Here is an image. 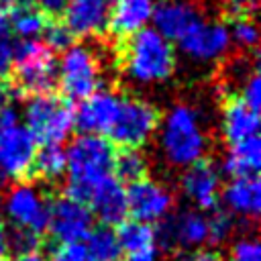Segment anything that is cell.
I'll return each mask as SVG.
<instances>
[{
  "mask_svg": "<svg viewBox=\"0 0 261 261\" xmlns=\"http://www.w3.org/2000/svg\"><path fill=\"white\" fill-rule=\"evenodd\" d=\"M159 151L171 167H190L204 159L208 151V135L202 114L190 104H173L157 124Z\"/></svg>",
  "mask_w": 261,
  "mask_h": 261,
  "instance_id": "obj_1",
  "label": "cell"
},
{
  "mask_svg": "<svg viewBox=\"0 0 261 261\" xmlns=\"http://www.w3.org/2000/svg\"><path fill=\"white\" fill-rule=\"evenodd\" d=\"M120 65L124 77L135 86L163 84L173 75L175 51L171 41L159 35L153 27H145L126 37Z\"/></svg>",
  "mask_w": 261,
  "mask_h": 261,
  "instance_id": "obj_2",
  "label": "cell"
},
{
  "mask_svg": "<svg viewBox=\"0 0 261 261\" xmlns=\"http://www.w3.org/2000/svg\"><path fill=\"white\" fill-rule=\"evenodd\" d=\"M114 157V145L104 135L82 133L71 139L65 147L67 196L84 202L90 188L112 173Z\"/></svg>",
  "mask_w": 261,
  "mask_h": 261,
  "instance_id": "obj_3",
  "label": "cell"
},
{
  "mask_svg": "<svg viewBox=\"0 0 261 261\" xmlns=\"http://www.w3.org/2000/svg\"><path fill=\"white\" fill-rule=\"evenodd\" d=\"M104 65L100 53L86 43H71L57 61V84L67 100H84L102 88Z\"/></svg>",
  "mask_w": 261,
  "mask_h": 261,
  "instance_id": "obj_4",
  "label": "cell"
},
{
  "mask_svg": "<svg viewBox=\"0 0 261 261\" xmlns=\"http://www.w3.org/2000/svg\"><path fill=\"white\" fill-rule=\"evenodd\" d=\"M22 118L35 141L43 145L63 143L75 126L69 100L51 92L31 94V98L24 102Z\"/></svg>",
  "mask_w": 261,
  "mask_h": 261,
  "instance_id": "obj_5",
  "label": "cell"
},
{
  "mask_svg": "<svg viewBox=\"0 0 261 261\" xmlns=\"http://www.w3.org/2000/svg\"><path fill=\"white\" fill-rule=\"evenodd\" d=\"M159 124L157 108L137 96H120L108 141L122 149H139L153 139Z\"/></svg>",
  "mask_w": 261,
  "mask_h": 261,
  "instance_id": "obj_6",
  "label": "cell"
},
{
  "mask_svg": "<svg viewBox=\"0 0 261 261\" xmlns=\"http://www.w3.org/2000/svg\"><path fill=\"white\" fill-rule=\"evenodd\" d=\"M14 77L20 90L29 94L51 92L57 86L55 53L41 41H20L14 47Z\"/></svg>",
  "mask_w": 261,
  "mask_h": 261,
  "instance_id": "obj_7",
  "label": "cell"
},
{
  "mask_svg": "<svg viewBox=\"0 0 261 261\" xmlns=\"http://www.w3.org/2000/svg\"><path fill=\"white\" fill-rule=\"evenodd\" d=\"M2 214L14 230L41 234L47 230L49 198L45 192L29 181H16L10 186L2 200Z\"/></svg>",
  "mask_w": 261,
  "mask_h": 261,
  "instance_id": "obj_8",
  "label": "cell"
},
{
  "mask_svg": "<svg viewBox=\"0 0 261 261\" xmlns=\"http://www.w3.org/2000/svg\"><path fill=\"white\" fill-rule=\"evenodd\" d=\"M155 245L165 251L202 249L208 243V216L202 210H179L157 222Z\"/></svg>",
  "mask_w": 261,
  "mask_h": 261,
  "instance_id": "obj_9",
  "label": "cell"
},
{
  "mask_svg": "<svg viewBox=\"0 0 261 261\" xmlns=\"http://www.w3.org/2000/svg\"><path fill=\"white\" fill-rule=\"evenodd\" d=\"M179 51L194 63L200 65H212L222 61L232 43L228 35V27L220 20H208L200 18L179 41Z\"/></svg>",
  "mask_w": 261,
  "mask_h": 261,
  "instance_id": "obj_10",
  "label": "cell"
},
{
  "mask_svg": "<svg viewBox=\"0 0 261 261\" xmlns=\"http://www.w3.org/2000/svg\"><path fill=\"white\" fill-rule=\"evenodd\" d=\"M37 141L20 122L0 128V186L18 181L33 171Z\"/></svg>",
  "mask_w": 261,
  "mask_h": 261,
  "instance_id": "obj_11",
  "label": "cell"
},
{
  "mask_svg": "<svg viewBox=\"0 0 261 261\" xmlns=\"http://www.w3.org/2000/svg\"><path fill=\"white\" fill-rule=\"evenodd\" d=\"M173 194L171 190L153 177H141L126 188V210L135 220L157 224L171 214Z\"/></svg>",
  "mask_w": 261,
  "mask_h": 261,
  "instance_id": "obj_12",
  "label": "cell"
},
{
  "mask_svg": "<svg viewBox=\"0 0 261 261\" xmlns=\"http://www.w3.org/2000/svg\"><path fill=\"white\" fill-rule=\"evenodd\" d=\"M92 228H94V216L84 202L67 194L57 198L55 202H49L47 230L59 245L84 243V239Z\"/></svg>",
  "mask_w": 261,
  "mask_h": 261,
  "instance_id": "obj_13",
  "label": "cell"
},
{
  "mask_svg": "<svg viewBox=\"0 0 261 261\" xmlns=\"http://www.w3.org/2000/svg\"><path fill=\"white\" fill-rule=\"evenodd\" d=\"M112 0H69L63 8V24L73 37L96 39L110 27Z\"/></svg>",
  "mask_w": 261,
  "mask_h": 261,
  "instance_id": "obj_14",
  "label": "cell"
},
{
  "mask_svg": "<svg viewBox=\"0 0 261 261\" xmlns=\"http://www.w3.org/2000/svg\"><path fill=\"white\" fill-rule=\"evenodd\" d=\"M184 198L194 204L196 210H212L218 204L220 198V169L210 161H198L190 167H186L181 181H179Z\"/></svg>",
  "mask_w": 261,
  "mask_h": 261,
  "instance_id": "obj_15",
  "label": "cell"
},
{
  "mask_svg": "<svg viewBox=\"0 0 261 261\" xmlns=\"http://www.w3.org/2000/svg\"><path fill=\"white\" fill-rule=\"evenodd\" d=\"M84 204L90 208L92 216H96L104 226H114L126 220V188L118 177L112 173L102 177L98 184H94L84 200Z\"/></svg>",
  "mask_w": 261,
  "mask_h": 261,
  "instance_id": "obj_16",
  "label": "cell"
},
{
  "mask_svg": "<svg viewBox=\"0 0 261 261\" xmlns=\"http://www.w3.org/2000/svg\"><path fill=\"white\" fill-rule=\"evenodd\" d=\"M120 94L112 90H96L88 98L80 100L77 110H73L75 126L88 135H106L116 116Z\"/></svg>",
  "mask_w": 261,
  "mask_h": 261,
  "instance_id": "obj_17",
  "label": "cell"
},
{
  "mask_svg": "<svg viewBox=\"0 0 261 261\" xmlns=\"http://www.w3.org/2000/svg\"><path fill=\"white\" fill-rule=\"evenodd\" d=\"M202 16L200 8L192 0H161L153 8V29L167 41H179Z\"/></svg>",
  "mask_w": 261,
  "mask_h": 261,
  "instance_id": "obj_18",
  "label": "cell"
},
{
  "mask_svg": "<svg viewBox=\"0 0 261 261\" xmlns=\"http://www.w3.org/2000/svg\"><path fill=\"white\" fill-rule=\"evenodd\" d=\"M220 198L230 216L255 220L261 212V184L257 175L230 177L228 184L220 188Z\"/></svg>",
  "mask_w": 261,
  "mask_h": 261,
  "instance_id": "obj_19",
  "label": "cell"
},
{
  "mask_svg": "<svg viewBox=\"0 0 261 261\" xmlns=\"http://www.w3.org/2000/svg\"><path fill=\"white\" fill-rule=\"evenodd\" d=\"M220 133L228 145L257 137L259 112L249 108L241 98L226 100L222 106V112H220Z\"/></svg>",
  "mask_w": 261,
  "mask_h": 261,
  "instance_id": "obj_20",
  "label": "cell"
},
{
  "mask_svg": "<svg viewBox=\"0 0 261 261\" xmlns=\"http://www.w3.org/2000/svg\"><path fill=\"white\" fill-rule=\"evenodd\" d=\"M153 8V0H112L108 31L120 37H130L133 33L149 27Z\"/></svg>",
  "mask_w": 261,
  "mask_h": 261,
  "instance_id": "obj_21",
  "label": "cell"
},
{
  "mask_svg": "<svg viewBox=\"0 0 261 261\" xmlns=\"http://www.w3.org/2000/svg\"><path fill=\"white\" fill-rule=\"evenodd\" d=\"M261 167V143H259V135L232 143L224 155L222 161V169L230 175H257Z\"/></svg>",
  "mask_w": 261,
  "mask_h": 261,
  "instance_id": "obj_22",
  "label": "cell"
},
{
  "mask_svg": "<svg viewBox=\"0 0 261 261\" xmlns=\"http://www.w3.org/2000/svg\"><path fill=\"white\" fill-rule=\"evenodd\" d=\"M8 24L20 41H31L41 37L47 20H45V12H41L37 6L18 2L8 12Z\"/></svg>",
  "mask_w": 261,
  "mask_h": 261,
  "instance_id": "obj_23",
  "label": "cell"
},
{
  "mask_svg": "<svg viewBox=\"0 0 261 261\" xmlns=\"http://www.w3.org/2000/svg\"><path fill=\"white\" fill-rule=\"evenodd\" d=\"M116 241L120 251L128 253H137V251H145V249H153L155 247V230L153 224L141 222V220H122L116 232Z\"/></svg>",
  "mask_w": 261,
  "mask_h": 261,
  "instance_id": "obj_24",
  "label": "cell"
},
{
  "mask_svg": "<svg viewBox=\"0 0 261 261\" xmlns=\"http://www.w3.org/2000/svg\"><path fill=\"white\" fill-rule=\"evenodd\" d=\"M33 171L45 181H57L65 175V149L61 143H49L37 149L33 159Z\"/></svg>",
  "mask_w": 261,
  "mask_h": 261,
  "instance_id": "obj_25",
  "label": "cell"
},
{
  "mask_svg": "<svg viewBox=\"0 0 261 261\" xmlns=\"http://www.w3.org/2000/svg\"><path fill=\"white\" fill-rule=\"evenodd\" d=\"M84 241H86L84 245H86V251L92 261H116V257L120 253L116 232L110 226L102 224L98 228H92Z\"/></svg>",
  "mask_w": 261,
  "mask_h": 261,
  "instance_id": "obj_26",
  "label": "cell"
},
{
  "mask_svg": "<svg viewBox=\"0 0 261 261\" xmlns=\"http://www.w3.org/2000/svg\"><path fill=\"white\" fill-rule=\"evenodd\" d=\"M112 171H116L120 181L124 179V181L130 184V181H137V179L147 175L149 161L139 149H124L122 153H116Z\"/></svg>",
  "mask_w": 261,
  "mask_h": 261,
  "instance_id": "obj_27",
  "label": "cell"
},
{
  "mask_svg": "<svg viewBox=\"0 0 261 261\" xmlns=\"http://www.w3.org/2000/svg\"><path fill=\"white\" fill-rule=\"evenodd\" d=\"M228 35H230V43L241 47V49H253L259 41L257 24L249 16L234 18L232 27H228Z\"/></svg>",
  "mask_w": 261,
  "mask_h": 261,
  "instance_id": "obj_28",
  "label": "cell"
},
{
  "mask_svg": "<svg viewBox=\"0 0 261 261\" xmlns=\"http://www.w3.org/2000/svg\"><path fill=\"white\" fill-rule=\"evenodd\" d=\"M234 230V220L228 212H212L208 216V243H224Z\"/></svg>",
  "mask_w": 261,
  "mask_h": 261,
  "instance_id": "obj_29",
  "label": "cell"
},
{
  "mask_svg": "<svg viewBox=\"0 0 261 261\" xmlns=\"http://www.w3.org/2000/svg\"><path fill=\"white\" fill-rule=\"evenodd\" d=\"M41 37H43L45 45L51 51H55V49L63 51L65 47L71 45V39H73V35L67 31V27L63 22H47L43 33H41Z\"/></svg>",
  "mask_w": 261,
  "mask_h": 261,
  "instance_id": "obj_30",
  "label": "cell"
},
{
  "mask_svg": "<svg viewBox=\"0 0 261 261\" xmlns=\"http://www.w3.org/2000/svg\"><path fill=\"white\" fill-rule=\"evenodd\" d=\"M226 261H261V247L257 239L243 237L230 245L228 259Z\"/></svg>",
  "mask_w": 261,
  "mask_h": 261,
  "instance_id": "obj_31",
  "label": "cell"
},
{
  "mask_svg": "<svg viewBox=\"0 0 261 261\" xmlns=\"http://www.w3.org/2000/svg\"><path fill=\"white\" fill-rule=\"evenodd\" d=\"M237 98H241L249 108L259 112V106H261V80H259L257 69H251L247 73V77L241 82V94Z\"/></svg>",
  "mask_w": 261,
  "mask_h": 261,
  "instance_id": "obj_32",
  "label": "cell"
},
{
  "mask_svg": "<svg viewBox=\"0 0 261 261\" xmlns=\"http://www.w3.org/2000/svg\"><path fill=\"white\" fill-rule=\"evenodd\" d=\"M47 261H92L84 243H61Z\"/></svg>",
  "mask_w": 261,
  "mask_h": 261,
  "instance_id": "obj_33",
  "label": "cell"
},
{
  "mask_svg": "<svg viewBox=\"0 0 261 261\" xmlns=\"http://www.w3.org/2000/svg\"><path fill=\"white\" fill-rule=\"evenodd\" d=\"M14 41L10 37H6L4 33H0V77H4L6 73L12 71V63H14Z\"/></svg>",
  "mask_w": 261,
  "mask_h": 261,
  "instance_id": "obj_34",
  "label": "cell"
},
{
  "mask_svg": "<svg viewBox=\"0 0 261 261\" xmlns=\"http://www.w3.org/2000/svg\"><path fill=\"white\" fill-rule=\"evenodd\" d=\"M10 247H14L16 253H27V251H35L39 247V234H33V232H22V230H16L12 237H10Z\"/></svg>",
  "mask_w": 261,
  "mask_h": 261,
  "instance_id": "obj_35",
  "label": "cell"
},
{
  "mask_svg": "<svg viewBox=\"0 0 261 261\" xmlns=\"http://www.w3.org/2000/svg\"><path fill=\"white\" fill-rule=\"evenodd\" d=\"M257 2L259 0H222V6L230 16L243 18V16H249L257 8Z\"/></svg>",
  "mask_w": 261,
  "mask_h": 261,
  "instance_id": "obj_36",
  "label": "cell"
},
{
  "mask_svg": "<svg viewBox=\"0 0 261 261\" xmlns=\"http://www.w3.org/2000/svg\"><path fill=\"white\" fill-rule=\"evenodd\" d=\"M175 261H220V257L206 249H192V251L181 253Z\"/></svg>",
  "mask_w": 261,
  "mask_h": 261,
  "instance_id": "obj_37",
  "label": "cell"
},
{
  "mask_svg": "<svg viewBox=\"0 0 261 261\" xmlns=\"http://www.w3.org/2000/svg\"><path fill=\"white\" fill-rule=\"evenodd\" d=\"M16 122H20V112L12 104H8V102L4 106H0V128L16 124Z\"/></svg>",
  "mask_w": 261,
  "mask_h": 261,
  "instance_id": "obj_38",
  "label": "cell"
},
{
  "mask_svg": "<svg viewBox=\"0 0 261 261\" xmlns=\"http://www.w3.org/2000/svg\"><path fill=\"white\" fill-rule=\"evenodd\" d=\"M69 0H35V6L41 10V12H47V14H59L63 12V8L67 6Z\"/></svg>",
  "mask_w": 261,
  "mask_h": 261,
  "instance_id": "obj_39",
  "label": "cell"
},
{
  "mask_svg": "<svg viewBox=\"0 0 261 261\" xmlns=\"http://www.w3.org/2000/svg\"><path fill=\"white\" fill-rule=\"evenodd\" d=\"M8 249H10L8 222H6V218H4V214H2V210H0V259H2V255H4Z\"/></svg>",
  "mask_w": 261,
  "mask_h": 261,
  "instance_id": "obj_40",
  "label": "cell"
},
{
  "mask_svg": "<svg viewBox=\"0 0 261 261\" xmlns=\"http://www.w3.org/2000/svg\"><path fill=\"white\" fill-rule=\"evenodd\" d=\"M126 261H159V255L153 249H145V251H137V253H128Z\"/></svg>",
  "mask_w": 261,
  "mask_h": 261,
  "instance_id": "obj_41",
  "label": "cell"
},
{
  "mask_svg": "<svg viewBox=\"0 0 261 261\" xmlns=\"http://www.w3.org/2000/svg\"><path fill=\"white\" fill-rule=\"evenodd\" d=\"M12 261H47V257L39 249H35V251H27V253H16V257Z\"/></svg>",
  "mask_w": 261,
  "mask_h": 261,
  "instance_id": "obj_42",
  "label": "cell"
},
{
  "mask_svg": "<svg viewBox=\"0 0 261 261\" xmlns=\"http://www.w3.org/2000/svg\"><path fill=\"white\" fill-rule=\"evenodd\" d=\"M8 96H10V92H8V86L2 82V77H0V106H4L6 102H8Z\"/></svg>",
  "mask_w": 261,
  "mask_h": 261,
  "instance_id": "obj_43",
  "label": "cell"
},
{
  "mask_svg": "<svg viewBox=\"0 0 261 261\" xmlns=\"http://www.w3.org/2000/svg\"><path fill=\"white\" fill-rule=\"evenodd\" d=\"M6 24H8V12H6V8H4V4L0 2V33H4V29H6Z\"/></svg>",
  "mask_w": 261,
  "mask_h": 261,
  "instance_id": "obj_44",
  "label": "cell"
},
{
  "mask_svg": "<svg viewBox=\"0 0 261 261\" xmlns=\"http://www.w3.org/2000/svg\"><path fill=\"white\" fill-rule=\"evenodd\" d=\"M0 261H2V259H0Z\"/></svg>",
  "mask_w": 261,
  "mask_h": 261,
  "instance_id": "obj_45",
  "label": "cell"
}]
</instances>
